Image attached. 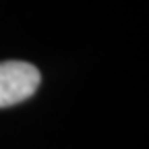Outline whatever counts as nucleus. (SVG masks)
Returning <instances> with one entry per match:
<instances>
[{"label": "nucleus", "mask_w": 149, "mask_h": 149, "mask_svg": "<svg viewBox=\"0 0 149 149\" xmlns=\"http://www.w3.org/2000/svg\"><path fill=\"white\" fill-rule=\"evenodd\" d=\"M42 83L37 66L23 60L0 62V108H10L29 100Z\"/></svg>", "instance_id": "f257e3e1"}]
</instances>
